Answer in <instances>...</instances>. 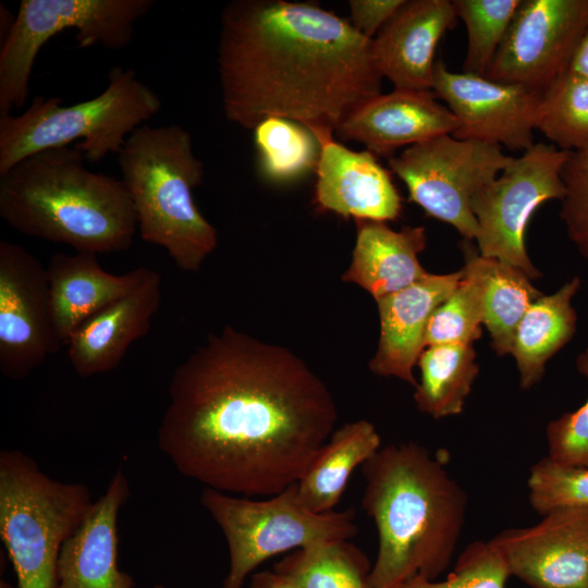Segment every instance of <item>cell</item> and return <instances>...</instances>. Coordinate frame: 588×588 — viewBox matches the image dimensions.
I'll return each instance as SVG.
<instances>
[{
    "label": "cell",
    "mask_w": 588,
    "mask_h": 588,
    "mask_svg": "<svg viewBox=\"0 0 588 588\" xmlns=\"http://www.w3.org/2000/svg\"><path fill=\"white\" fill-rule=\"evenodd\" d=\"M157 442L184 477L246 498L297 483L331 437L327 384L287 347L231 326L174 370Z\"/></svg>",
    "instance_id": "obj_1"
},
{
    "label": "cell",
    "mask_w": 588,
    "mask_h": 588,
    "mask_svg": "<svg viewBox=\"0 0 588 588\" xmlns=\"http://www.w3.org/2000/svg\"><path fill=\"white\" fill-rule=\"evenodd\" d=\"M223 112L254 130L268 118L307 127L319 145L381 94L372 39L313 2L233 0L220 15Z\"/></svg>",
    "instance_id": "obj_2"
},
{
    "label": "cell",
    "mask_w": 588,
    "mask_h": 588,
    "mask_svg": "<svg viewBox=\"0 0 588 588\" xmlns=\"http://www.w3.org/2000/svg\"><path fill=\"white\" fill-rule=\"evenodd\" d=\"M362 507L373 519L378 553L371 588H393L413 577L437 579L460 540L467 494L444 462L404 442L380 448L362 465Z\"/></svg>",
    "instance_id": "obj_3"
},
{
    "label": "cell",
    "mask_w": 588,
    "mask_h": 588,
    "mask_svg": "<svg viewBox=\"0 0 588 588\" xmlns=\"http://www.w3.org/2000/svg\"><path fill=\"white\" fill-rule=\"evenodd\" d=\"M76 147L28 156L0 175V217L17 232L76 252L127 250L138 228L122 181L85 166Z\"/></svg>",
    "instance_id": "obj_4"
},
{
    "label": "cell",
    "mask_w": 588,
    "mask_h": 588,
    "mask_svg": "<svg viewBox=\"0 0 588 588\" xmlns=\"http://www.w3.org/2000/svg\"><path fill=\"white\" fill-rule=\"evenodd\" d=\"M118 163L142 240L164 248L181 270L198 271L217 248L218 232L193 198L205 169L189 132L144 124L127 137Z\"/></svg>",
    "instance_id": "obj_5"
},
{
    "label": "cell",
    "mask_w": 588,
    "mask_h": 588,
    "mask_svg": "<svg viewBox=\"0 0 588 588\" xmlns=\"http://www.w3.org/2000/svg\"><path fill=\"white\" fill-rule=\"evenodd\" d=\"M162 101L132 69L113 66L98 96L61 106L59 97L36 96L20 115L0 117V175L41 150L75 146L97 163L119 154L127 137L158 114Z\"/></svg>",
    "instance_id": "obj_6"
},
{
    "label": "cell",
    "mask_w": 588,
    "mask_h": 588,
    "mask_svg": "<svg viewBox=\"0 0 588 588\" xmlns=\"http://www.w3.org/2000/svg\"><path fill=\"white\" fill-rule=\"evenodd\" d=\"M93 504L85 485L52 479L21 451L0 452V537L19 588H57L61 548Z\"/></svg>",
    "instance_id": "obj_7"
},
{
    "label": "cell",
    "mask_w": 588,
    "mask_h": 588,
    "mask_svg": "<svg viewBox=\"0 0 588 588\" xmlns=\"http://www.w3.org/2000/svg\"><path fill=\"white\" fill-rule=\"evenodd\" d=\"M200 503L223 532L229 572L222 588H243L248 575L277 554L357 532L355 512L315 513L299 500L297 483L265 500L204 488Z\"/></svg>",
    "instance_id": "obj_8"
},
{
    "label": "cell",
    "mask_w": 588,
    "mask_h": 588,
    "mask_svg": "<svg viewBox=\"0 0 588 588\" xmlns=\"http://www.w3.org/2000/svg\"><path fill=\"white\" fill-rule=\"evenodd\" d=\"M154 0H22L0 49V117L25 105L37 54L54 35L76 30L81 48L123 49Z\"/></svg>",
    "instance_id": "obj_9"
},
{
    "label": "cell",
    "mask_w": 588,
    "mask_h": 588,
    "mask_svg": "<svg viewBox=\"0 0 588 588\" xmlns=\"http://www.w3.org/2000/svg\"><path fill=\"white\" fill-rule=\"evenodd\" d=\"M571 151L538 143L512 161L474 197L475 240L481 257L522 270L530 280L541 277L525 246V232L534 212L546 201L562 200V169Z\"/></svg>",
    "instance_id": "obj_10"
},
{
    "label": "cell",
    "mask_w": 588,
    "mask_h": 588,
    "mask_svg": "<svg viewBox=\"0 0 588 588\" xmlns=\"http://www.w3.org/2000/svg\"><path fill=\"white\" fill-rule=\"evenodd\" d=\"M512 159L500 146L444 134L407 147L389 159V167L406 185L411 201L473 241V199Z\"/></svg>",
    "instance_id": "obj_11"
},
{
    "label": "cell",
    "mask_w": 588,
    "mask_h": 588,
    "mask_svg": "<svg viewBox=\"0 0 588 588\" xmlns=\"http://www.w3.org/2000/svg\"><path fill=\"white\" fill-rule=\"evenodd\" d=\"M588 0H522L485 77L542 93L569 69Z\"/></svg>",
    "instance_id": "obj_12"
},
{
    "label": "cell",
    "mask_w": 588,
    "mask_h": 588,
    "mask_svg": "<svg viewBox=\"0 0 588 588\" xmlns=\"http://www.w3.org/2000/svg\"><path fill=\"white\" fill-rule=\"evenodd\" d=\"M61 346L46 268L21 245L0 241V371L22 380Z\"/></svg>",
    "instance_id": "obj_13"
},
{
    "label": "cell",
    "mask_w": 588,
    "mask_h": 588,
    "mask_svg": "<svg viewBox=\"0 0 588 588\" xmlns=\"http://www.w3.org/2000/svg\"><path fill=\"white\" fill-rule=\"evenodd\" d=\"M431 90L456 117L455 138L522 152L535 144V117L542 93L452 72L441 60L434 64Z\"/></svg>",
    "instance_id": "obj_14"
},
{
    "label": "cell",
    "mask_w": 588,
    "mask_h": 588,
    "mask_svg": "<svg viewBox=\"0 0 588 588\" xmlns=\"http://www.w3.org/2000/svg\"><path fill=\"white\" fill-rule=\"evenodd\" d=\"M490 542L510 575L530 588H588V505H566L532 526L504 529Z\"/></svg>",
    "instance_id": "obj_15"
},
{
    "label": "cell",
    "mask_w": 588,
    "mask_h": 588,
    "mask_svg": "<svg viewBox=\"0 0 588 588\" xmlns=\"http://www.w3.org/2000/svg\"><path fill=\"white\" fill-rule=\"evenodd\" d=\"M451 0H404L372 39L383 76L401 90H431L436 48L456 25Z\"/></svg>",
    "instance_id": "obj_16"
},
{
    "label": "cell",
    "mask_w": 588,
    "mask_h": 588,
    "mask_svg": "<svg viewBox=\"0 0 588 588\" xmlns=\"http://www.w3.org/2000/svg\"><path fill=\"white\" fill-rule=\"evenodd\" d=\"M432 90L393 89L358 107L335 131L343 142H358L375 156L392 158L396 149L453 134L458 121Z\"/></svg>",
    "instance_id": "obj_17"
},
{
    "label": "cell",
    "mask_w": 588,
    "mask_h": 588,
    "mask_svg": "<svg viewBox=\"0 0 588 588\" xmlns=\"http://www.w3.org/2000/svg\"><path fill=\"white\" fill-rule=\"evenodd\" d=\"M464 275V269L432 274L377 302L380 335L370 370L395 377L416 388L413 369L426 348L425 338L434 310L451 295Z\"/></svg>",
    "instance_id": "obj_18"
},
{
    "label": "cell",
    "mask_w": 588,
    "mask_h": 588,
    "mask_svg": "<svg viewBox=\"0 0 588 588\" xmlns=\"http://www.w3.org/2000/svg\"><path fill=\"white\" fill-rule=\"evenodd\" d=\"M316 174L315 200L321 209L355 220L400 218L401 195L369 150L355 151L329 140L320 146Z\"/></svg>",
    "instance_id": "obj_19"
},
{
    "label": "cell",
    "mask_w": 588,
    "mask_h": 588,
    "mask_svg": "<svg viewBox=\"0 0 588 588\" xmlns=\"http://www.w3.org/2000/svg\"><path fill=\"white\" fill-rule=\"evenodd\" d=\"M130 497L126 476L118 469L78 529L63 543L57 564V588H133L118 565V516Z\"/></svg>",
    "instance_id": "obj_20"
},
{
    "label": "cell",
    "mask_w": 588,
    "mask_h": 588,
    "mask_svg": "<svg viewBox=\"0 0 588 588\" xmlns=\"http://www.w3.org/2000/svg\"><path fill=\"white\" fill-rule=\"evenodd\" d=\"M161 298V275L149 269L134 292L84 321L65 344L75 372L88 378L117 368L128 347L150 330Z\"/></svg>",
    "instance_id": "obj_21"
},
{
    "label": "cell",
    "mask_w": 588,
    "mask_h": 588,
    "mask_svg": "<svg viewBox=\"0 0 588 588\" xmlns=\"http://www.w3.org/2000/svg\"><path fill=\"white\" fill-rule=\"evenodd\" d=\"M54 326L65 345L88 318L134 292L149 269L136 268L124 274L107 272L97 254H54L46 267Z\"/></svg>",
    "instance_id": "obj_22"
},
{
    "label": "cell",
    "mask_w": 588,
    "mask_h": 588,
    "mask_svg": "<svg viewBox=\"0 0 588 588\" xmlns=\"http://www.w3.org/2000/svg\"><path fill=\"white\" fill-rule=\"evenodd\" d=\"M355 221L356 242L352 261L342 274L344 282L357 284L378 301L429 273L418 259L427 246L424 226L405 225L395 231L383 221Z\"/></svg>",
    "instance_id": "obj_23"
},
{
    "label": "cell",
    "mask_w": 588,
    "mask_h": 588,
    "mask_svg": "<svg viewBox=\"0 0 588 588\" xmlns=\"http://www.w3.org/2000/svg\"><path fill=\"white\" fill-rule=\"evenodd\" d=\"M580 287L579 277L556 292L537 298L526 310L515 331L511 355L516 362L523 390L538 383L548 360L575 335L577 314L572 298Z\"/></svg>",
    "instance_id": "obj_24"
},
{
    "label": "cell",
    "mask_w": 588,
    "mask_h": 588,
    "mask_svg": "<svg viewBox=\"0 0 588 588\" xmlns=\"http://www.w3.org/2000/svg\"><path fill=\"white\" fill-rule=\"evenodd\" d=\"M381 448L376 427L359 419L334 430L297 482L298 498L311 512L327 513L339 503L353 470Z\"/></svg>",
    "instance_id": "obj_25"
},
{
    "label": "cell",
    "mask_w": 588,
    "mask_h": 588,
    "mask_svg": "<svg viewBox=\"0 0 588 588\" xmlns=\"http://www.w3.org/2000/svg\"><path fill=\"white\" fill-rule=\"evenodd\" d=\"M420 382L414 402L436 419L458 415L479 373L473 344L427 346L419 356Z\"/></svg>",
    "instance_id": "obj_26"
},
{
    "label": "cell",
    "mask_w": 588,
    "mask_h": 588,
    "mask_svg": "<svg viewBox=\"0 0 588 588\" xmlns=\"http://www.w3.org/2000/svg\"><path fill=\"white\" fill-rule=\"evenodd\" d=\"M372 565L348 540L317 542L284 556L273 572L296 588H371Z\"/></svg>",
    "instance_id": "obj_27"
},
{
    "label": "cell",
    "mask_w": 588,
    "mask_h": 588,
    "mask_svg": "<svg viewBox=\"0 0 588 588\" xmlns=\"http://www.w3.org/2000/svg\"><path fill=\"white\" fill-rule=\"evenodd\" d=\"M476 260L486 285L483 324L491 338L495 354H511L515 331L528 307L542 293L519 269L503 261L485 258Z\"/></svg>",
    "instance_id": "obj_28"
},
{
    "label": "cell",
    "mask_w": 588,
    "mask_h": 588,
    "mask_svg": "<svg viewBox=\"0 0 588 588\" xmlns=\"http://www.w3.org/2000/svg\"><path fill=\"white\" fill-rule=\"evenodd\" d=\"M464 275L451 295L432 314L425 338L427 346L473 344L481 338L486 285L471 241L464 240Z\"/></svg>",
    "instance_id": "obj_29"
},
{
    "label": "cell",
    "mask_w": 588,
    "mask_h": 588,
    "mask_svg": "<svg viewBox=\"0 0 588 588\" xmlns=\"http://www.w3.org/2000/svg\"><path fill=\"white\" fill-rule=\"evenodd\" d=\"M260 175L284 184L316 172L320 145L304 125L283 118H268L254 130Z\"/></svg>",
    "instance_id": "obj_30"
},
{
    "label": "cell",
    "mask_w": 588,
    "mask_h": 588,
    "mask_svg": "<svg viewBox=\"0 0 588 588\" xmlns=\"http://www.w3.org/2000/svg\"><path fill=\"white\" fill-rule=\"evenodd\" d=\"M535 130L561 150H588V78L569 70L541 94Z\"/></svg>",
    "instance_id": "obj_31"
},
{
    "label": "cell",
    "mask_w": 588,
    "mask_h": 588,
    "mask_svg": "<svg viewBox=\"0 0 588 588\" xmlns=\"http://www.w3.org/2000/svg\"><path fill=\"white\" fill-rule=\"evenodd\" d=\"M522 0H452L466 27L463 72L483 76Z\"/></svg>",
    "instance_id": "obj_32"
},
{
    "label": "cell",
    "mask_w": 588,
    "mask_h": 588,
    "mask_svg": "<svg viewBox=\"0 0 588 588\" xmlns=\"http://www.w3.org/2000/svg\"><path fill=\"white\" fill-rule=\"evenodd\" d=\"M527 488L530 506L541 516L561 506L588 505V468L546 456L531 466Z\"/></svg>",
    "instance_id": "obj_33"
},
{
    "label": "cell",
    "mask_w": 588,
    "mask_h": 588,
    "mask_svg": "<svg viewBox=\"0 0 588 588\" xmlns=\"http://www.w3.org/2000/svg\"><path fill=\"white\" fill-rule=\"evenodd\" d=\"M510 572L497 548L488 541H474L457 558L445 580L413 577L393 588H506Z\"/></svg>",
    "instance_id": "obj_34"
},
{
    "label": "cell",
    "mask_w": 588,
    "mask_h": 588,
    "mask_svg": "<svg viewBox=\"0 0 588 588\" xmlns=\"http://www.w3.org/2000/svg\"><path fill=\"white\" fill-rule=\"evenodd\" d=\"M577 370L588 379V347L576 359ZM548 455L569 466L588 468V399L574 412L551 420L546 428Z\"/></svg>",
    "instance_id": "obj_35"
},
{
    "label": "cell",
    "mask_w": 588,
    "mask_h": 588,
    "mask_svg": "<svg viewBox=\"0 0 588 588\" xmlns=\"http://www.w3.org/2000/svg\"><path fill=\"white\" fill-rule=\"evenodd\" d=\"M565 187L560 218L579 255L588 260V150L569 152L562 169Z\"/></svg>",
    "instance_id": "obj_36"
},
{
    "label": "cell",
    "mask_w": 588,
    "mask_h": 588,
    "mask_svg": "<svg viewBox=\"0 0 588 588\" xmlns=\"http://www.w3.org/2000/svg\"><path fill=\"white\" fill-rule=\"evenodd\" d=\"M404 0H351L350 23L363 36L373 39Z\"/></svg>",
    "instance_id": "obj_37"
},
{
    "label": "cell",
    "mask_w": 588,
    "mask_h": 588,
    "mask_svg": "<svg viewBox=\"0 0 588 588\" xmlns=\"http://www.w3.org/2000/svg\"><path fill=\"white\" fill-rule=\"evenodd\" d=\"M250 588H296L285 577L275 572L264 571L252 575Z\"/></svg>",
    "instance_id": "obj_38"
},
{
    "label": "cell",
    "mask_w": 588,
    "mask_h": 588,
    "mask_svg": "<svg viewBox=\"0 0 588 588\" xmlns=\"http://www.w3.org/2000/svg\"><path fill=\"white\" fill-rule=\"evenodd\" d=\"M568 70L588 78V26L574 51Z\"/></svg>",
    "instance_id": "obj_39"
},
{
    "label": "cell",
    "mask_w": 588,
    "mask_h": 588,
    "mask_svg": "<svg viewBox=\"0 0 588 588\" xmlns=\"http://www.w3.org/2000/svg\"><path fill=\"white\" fill-rule=\"evenodd\" d=\"M14 22H15V16H13L12 13L5 7H3V4H1L0 5L1 42L4 41V39L10 34Z\"/></svg>",
    "instance_id": "obj_40"
},
{
    "label": "cell",
    "mask_w": 588,
    "mask_h": 588,
    "mask_svg": "<svg viewBox=\"0 0 588 588\" xmlns=\"http://www.w3.org/2000/svg\"><path fill=\"white\" fill-rule=\"evenodd\" d=\"M0 588H14L9 581L1 579Z\"/></svg>",
    "instance_id": "obj_41"
},
{
    "label": "cell",
    "mask_w": 588,
    "mask_h": 588,
    "mask_svg": "<svg viewBox=\"0 0 588 588\" xmlns=\"http://www.w3.org/2000/svg\"><path fill=\"white\" fill-rule=\"evenodd\" d=\"M154 588H167V587L163 586V585H161V584H156V585L154 586Z\"/></svg>",
    "instance_id": "obj_42"
}]
</instances>
